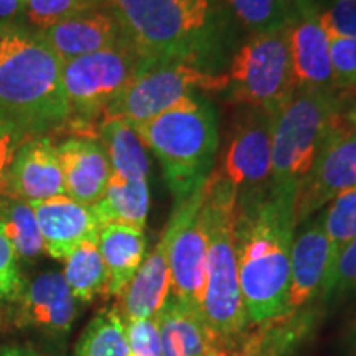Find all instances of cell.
Returning a JSON list of instances; mask_svg holds the SVG:
<instances>
[{
	"instance_id": "cell-1",
	"label": "cell",
	"mask_w": 356,
	"mask_h": 356,
	"mask_svg": "<svg viewBox=\"0 0 356 356\" xmlns=\"http://www.w3.org/2000/svg\"><path fill=\"white\" fill-rule=\"evenodd\" d=\"M296 191L266 186L238 193L234 246L249 328L284 309L296 231Z\"/></svg>"
},
{
	"instance_id": "cell-2",
	"label": "cell",
	"mask_w": 356,
	"mask_h": 356,
	"mask_svg": "<svg viewBox=\"0 0 356 356\" xmlns=\"http://www.w3.org/2000/svg\"><path fill=\"white\" fill-rule=\"evenodd\" d=\"M0 118L29 136L68 124L63 61L37 30L0 25Z\"/></svg>"
},
{
	"instance_id": "cell-3",
	"label": "cell",
	"mask_w": 356,
	"mask_h": 356,
	"mask_svg": "<svg viewBox=\"0 0 356 356\" xmlns=\"http://www.w3.org/2000/svg\"><path fill=\"white\" fill-rule=\"evenodd\" d=\"M121 25L124 38L149 65L200 63L220 37L221 0H95Z\"/></svg>"
},
{
	"instance_id": "cell-4",
	"label": "cell",
	"mask_w": 356,
	"mask_h": 356,
	"mask_svg": "<svg viewBox=\"0 0 356 356\" xmlns=\"http://www.w3.org/2000/svg\"><path fill=\"white\" fill-rule=\"evenodd\" d=\"M203 190L208 251L202 314L218 345L229 353L249 330L234 246L238 188L222 178L218 170H211L204 180Z\"/></svg>"
},
{
	"instance_id": "cell-5",
	"label": "cell",
	"mask_w": 356,
	"mask_h": 356,
	"mask_svg": "<svg viewBox=\"0 0 356 356\" xmlns=\"http://www.w3.org/2000/svg\"><path fill=\"white\" fill-rule=\"evenodd\" d=\"M134 129L162 163L175 204L204 184L218 149L216 114L210 102L186 97L175 108Z\"/></svg>"
},
{
	"instance_id": "cell-6",
	"label": "cell",
	"mask_w": 356,
	"mask_h": 356,
	"mask_svg": "<svg viewBox=\"0 0 356 356\" xmlns=\"http://www.w3.org/2000/svg\"><path fill=\"white\" fill-rule=\"evenodd\" d=\"M338 99L335 92L297 88L274 114L269 181L273 188L297 193L333 118L340 113Z\"/></svg>"
},
{
	"instance_id": "cell-7",
	"label": "cell",
	"mask_w": 356,
	"mask_h": 356,
	"mask_svg": "<svg viewBox=\"0 0 356 356\" xmlns=\"http://www.w3.org/2000/svg\"><path fill=\"white\" fill-rule=\"evenodd\" d=\"M149 65L127 40L115 47L63 63V86L70 106L68 124L78 136L92 137L109 104Z\"/></svg>"
},
{
	"instance_id": "cell-8",
	"label": "cell",
	"mask_w": 356,
	"mask_h": 356,
	"mask_svg": "<svg viewBox=\"0 0 356 356\" xmlns=\"http://www.w3.org/2000/svg\"><path fill=\"white\" fill-rule=\"evenodd\" d=\"M228 88V74L208 73L190 63L167 61L147 65L111 102L102 119L121 118L137 126L195 96L197 89L218 92Z\"/></svg>"
},
{
	"instance_id": "cell-9",
	"label": "cell",
	"mask_w": 356,
	"mask_h": 356,
	"mask_svg": "<svg viewBox=\"0 0 356 356\" xmlns=\"http://www.w3.org/2000/svg\"><path fill=\"white\" fill-rule=\"evenodd\" d=\"M228 78L236 101L277 113L297 89L286 29L252 35L234 55Z\"/></svg>"
},
{
	"instance_id": "cell-10",
	"label": "cell",
	"mask_w": 356,
	"mask_h": 356,
	"mask_svg": "<svg viewBox=\"0 0 356 356\" xmlns=\"http://www.w3.org/2000/svg\"><path fill=\"white\" fill-rule=\"evenodd\" d=\"M203 185L184 202L175 204L170 221L165 226L172 279L170 293L198 310H202L207 282L208 251Z\"/></svg>"
},
{
	"instance_id": "cell-11",
	"label": "cell",
	"mask_w": 356,
	"mask_h": 356,
	"mask_svg": "<svg viewBox=\"0 0 356 356\" xmlns=\"http://www.w3.org/2000/svg\"><path fill=\"white\" fill-rule=\"evenodd\" d=\"M356 186V131L346 114L337 113L310 172L296 193V225L309 220L341 191Z\"/></svg>"
},
{
	"instance_id": "cell-12",
	"label": "cell",
	"mask_w": 356,
	"mask_h": 356,
	"mask_svg": "<svg viewBox=\"0 0 356 356\" xmlns=\"http://www.w3.org/2000/svg\"><path fill=\"white\" fill-rule=\"evenodd\" d=\"M274 115L248 108L238 119L218 173L238 188V193L262 190L270 181V145Z\"/></svg>"
},
{
	"instance_id": "cell-13",
	"label": "cell",
	"mask_w": 356,
	"mask_h": 356,
	"mask_svg": "<svg viewBox=\"0 0 356 356\" xmlns=\"http://www.w3.org/2000/svg\"><path fill=\"white\" fill-rule=\"evenodd\" d=\"M10 302L17 327L51 338L68 335L78 317V300L63 274L56 270H47L24 284Z\"/></svg>"
},
{
	"instance_id": "cell-14",
	"label": "cell",
	"mask_w": 356,
	"mask_h": 356,
	"mask_svg": "<svg viewBox=\"0 0 356 356\" xmlns=\"http://www.w3.org/2000/svg\"><path fill=\"white\" fill-rule=\"evenodd\" d=\"M0 193L26 203L65 195L63 170L50 137L30 136L19 147Z\"/></svg>"
},
{
	"instance_id": "cell-15",
	"label": "cell",
	"mask_w": 356,
	"mask_h": 356,
	"mask_svg": "<svg viewBox=\"0 0 356 356\" xmlns=\"http://www.w3.org/2000/svg\"><path fill=\"white\" fill-rule=\"evenodd\" d=\"M32 204L44 252L56 261H65L79 244L99 238L101 225L92 208L78 203L66 195L53 197Z\"/></svg>"
},
{
	"instance_id": "cell-16",
	"label": "cell",
	"mask_w": 356,
	"mask_h": 356,
	"mask_svg": "<svg viewBox=\"0 0 356 356\" xmlns=\"http://www.w3.org/2000/svg\"><path fill=\"white\" fill-rule=\"evenodd\" d=\"M38 33L63 63L108 50L126 40L115 17L99 3Z\"/></svg>"
},
{
	"instance_id": "cell-17",
	"label": "cell",
	"mask_w": 356,
	"mask_h": 356,
	"mask_svg": "<svg viewBox=\"0 0 356 356\" xmlns=\"http://www.w3.org/2000/svg\"><path fill=\"white\" fill-rule=\"evenodd\" d=\"M65 180V195L92 207L104 193L111 165L104 147L95 137L73 136L56 147Z\"/></svg>"
},
{
	"instance_id": "cell-18",
	"label": "cell",
	"mask_w": 356,
	"mask_h": 356,
	"mask_svg": "<svg viewBox=\"0 0 356 356\" xmlns=\"http://www.w3.org/2000/svg\"><path fill=\"white\" fill-rule=\"evenodd\" d=\"M170 262H168V233L162 238L150 254L142 262L129 286L119 296V310L124 322L137 318H150L165 304L170 296Z\"/></svg>"
},
{
	"instance_id": "cell-19",
	"label": "cell",
	"mask_w": 356,
	"mask_h": 356,
	"mask_svg": "<svg viewBox=\"0 0 356 356\" xmlns=\"http://www.w3.org/2000/svg\"><path fill=\"white\" fill-rule=\"evenodd\" d=\"M163 356H208L222 350L204 322L202 310L195 309L175 296H168L155 315Z\"/></svg>"
},
{
	"instance_id": "cell-20",
	"label": "cell",
	"mask_w": 356,
	"mask_h": 356,
	"mask_svg": "<svg viewBox=\"0 0 356 356\" xmlns=\"http://www.w3.org/2000/svg\"><path fill=\"white\" fill-rule=\"evenodd\" d=\"M109 274V297H119L145 259L144 229L129 225H106L97 238Z\"/></svg>"
},
{
	"instance_id": "cell-21",
	"label": "cell",
	"mask_w": 356,
	"mask_h": 356,
	"mask_svg": "<svg viewBox=\"0 0 356 356\" xmlns=\"http://www.w3.org/2000/svg\"><path fill=\"white\" fill-rule=\"evenodd\" d=\"M91 208L101 228L115 222L144 229L150 208L149 184L111 173L104 193Z\"/></svg>"
},
{
	"instance_id": "cell-22",
	"label": "cell",
	"mask_w": 356,
	"mask_h": 356,
	"mask_svg": "<svg viewBox=\"0 0 356 356\" xmlns=\"http://www.w3.org/2000/svg\"><path fill=\"white\" fill-rule=\"evenodd\" d=\"M99 142L108 154L111 173L127 180H147L150 172L147 147L131 122L121 118L102 119Z\"/></svg>"
},
{
	"instance_id": "cell-23",
	"label": "cell",
	"mask_w": 356,
	"mask_h": 356,
	"mask_svg": "<svg viewBox=\"0 0 356 356\" xmlns=\"http://www.w3.org/2000/svg\"><path fill=\"white\" fill-rule=\"evenodd\" d=\"M63 277L74 299L89 304L99 296H108L109 274L97 243L79 244L65 259Z\"/></svg>"
},
{
	"instance_id": "cell-24",
	"label": "cell",
	"mask_w": 356,
	"mask_h": 356,
	"mask_svg": "<svg viewBox=\"0 0 356 356\" xmlns=\"http://www.w3.org/2000/svg\"><path fill=\"white\" fill-rule=\"evenodd\" d=\"M0 228L20 261L33 262L44 252L37 216L32 204L24 200L0 197Z\"/></svg>"
},
{
	"instance_id": "cell-25",
	"label": "cell",
	"mask_w": 356,
	"mask_h": 356,
	"mask_svg": "<svg viewBox=\"0 0 356 356\" xmlns=\"http://www.w3.org/2000/svg\"><path fill=\"white\" fill-rule=\"evenodd\" d=\"M76 356H129L126 323L115 307L99 310L79 337Z\"/></svg>"
},
{
	"instance_id": "cell-26",
	"label": "cell",
	"mask_w": 356,
	"mask_h": 356,
	"mask_svg": "<svg viewBox=\"0 0 356 356\" xmlns=\"http://www.w3.org/2000/svg\"><path fill=\"white\" fill-rule=\"evenodd\" d=\"M323 226L328 239V282L338 257L356 236V186L341 191L332 200L323 211Z\"/></svg>"
},
{
	"instance_id": "cell-27",
	"label": "cell",
	"mask_w": 356,
	"mask_h": 356,
	"mask_svg": "<svg viewBox=\"0 0 356 356\" xmlns=\"http://www.w3.org/2000/svg\"><path fill=\"white\" fill-rule=\"evenodd\" d=\"M221 3L252 33L275 32L289 24L287 0H221Z\"/></svg>"
},
{
	"instance_id": "cell-28",
	"label": "cell",
	"mask_w": 356,
	"mask_h": 356,
	"mask_svg": "<svg viewBox=\"0 0 356 356\" xmlns=\"http://www.w3.org/2000/svg\"><path fill=\"white\" fill-rule=\"evenodd\" d=\"M95 6V0H24V17L40 32Z\"/></svg>"
},
{
	"instance_id": "cell-29",
	"label": "cell",
	"mask_w": 356,
	"mask_h": 356,
	"mask_svg": "<svg viewBox=\"0 0 356 356\" xmlns=\"http://www.w3.org/2000/svg\"><path fill=\"white\" fill-rule=\"evenodd\" d=\"M330 60L337 96H356V38L332 37Z\"/></svg>"
},
{
	"instance_id": "cell-30",
	"label": "cell",
	"mask_w": 356,
	"mask_h": 356,
	"mask_svg": "<svg viewBox=\"0 0 356 356\" xmlns=\"http://www.w3.org/2000/svg\"><path fill=\"white\" fill-rule=\"evenodd\" d=\"M356 297V236L343 249L325 287V307Z\"/></svg>"
},
{
	"instance_id": "cell-31",
	"label": "cell",
	"mask_w": 356,
	"mask_h": 356,
	"mask_svg": "<svg viewBox=\"0 0 356 356\" xmlns=\"http://www.w3.org/2000/svg\"><path fill=\"white\" fill-rule=\"evenodd\" d=\"M126 338L129 356H163L157 318L127 320Z\"/></svg>"
},
{
	"instance_id": "cell-32",
	"label": "cell",
	"mask_w": 356,
	"mask_h": 356,
	"mask_svg": "<svg viewBox=\"0 0 356 356\" xmlns=\"http://www.w3.org/2000/svg\"><path fill=\"white\" fill-rule=\"evenodd\" d=\"M320 22L328 38H356V0H330L320 8Z\"/></svg>"
},
{
	"instance_id": "cell-33",
	"label": "cell",
	"mask_w": 356,
	"mask_h": 356,
	"mask_svg": "<svg viewBox=\"0 0 356 356\" xmlns=\"http://www.w3.org/2000/svg\"><path fill=\"white\" fill-rule=\"evenodd\" d=\"M24 286L20 275L19 257L0 228V299L12 300Z\"/></svg>"
},
{
	"instance_id": "cell-34",
	"label": "cell",
	"mask_w": 356,
	"mask_h": 356,
	"mask_svg": "<svg viewBox=\"0 0 356 356\" xmlns=\"http://www.w3.org/2000/svg\"><path fill=\"white\" fill-rule=\"evenodd\" d=\"M29 137V134L22 131L19 126L0 118V191H2L3 181H6L7 172L12 165L17 150Z\"/></svg>"
},
{
	"instance_id": "cell-35",
	"label": "cell",
	"mask_w": 356,
	"mask_h": 356,
	"mask_svg": "<svg viewBox=\"0 0 356 356\" xmlns=\"http://www.w3.org/2000/svg\"><path fill=\"white\" fill-rule=\"evenodd\" d=\"M228 356H269V355H267L266 350L262 348L259 338L256 337V333L249 328L246 335L243 337V340L239 341L234 350L229 351Z\"/></svg>"
},
{
	"instance_id": "cell-36",
	"label": "cell",
	"mask_w": 356,
	"mask_h": 356,
	"mask_svg": "<svg viewBox=\"0 0 356 356\" xmlns=\"http://www.w3.org/2000/svg\"><path fill=\"white\" fill-rule=\"evenodd\" d=\"M24 17V0H0V25L19 24Z\"/></svg>"
},
{
	"instance_id": "cell-37",
	"label": "cell",
	"mask_w": 356,
	"mask_h": 356,
	"mask_svg": "<svg viewBox=\"0 0 356 356\" xmlns=\"http://www.w3.org/2000/svg\"><path fill=\"white\" fill-rule=\"evenodd\" d=\"M0 356H38V355L29 348L7 345V346H0Z\"/></svg>"
},
{
	"instance_id": "cell-38",
	"label": "cell",
	"mask_w": 356,
	"mask_h": 356,
	"mask_svg": "<svg viewBox=\"0 0 356 356\" xmlns=\"http://www.w3.org/2000/svg\"><path fill=\"white\" fill-rule=\"evenodd\" d=\"M345 343H346V350H348V355L356 356V320L350 325L348 333H346V338H345Z\"/></svg>"
},
{
	"instance_id": "cell-39",
	"label": "cell",
	"mask_w": 356,
	"mask_h": 356,
	"mask_svg": "<svg viewBox=\"0 0 356 356\" xmlns=\"http://www.w3.org/2000/svg\"><path fill=\"white\" fill-rule=\"evenodd\" d=\"M346 118H348V121L351 122V126H353L355 131H356V104H355L353 109L348 111V114H346Z\"/></svg>"
},
{
	"instance_id": "cell-40",
	"label": "cell",
	"mask_w": 356,
	"mask_h": 356,
	"mask_svg": "<svg viewBox=\"0 0 356 356\" xmlns=\"http://www.w3.org/2000/svg\"><path fill=\"white\" fill-rule=\"evenodd\" d=\"M208 356H228V353H226L225 350H220V348H218V350H215V351H211V353L208 355Z\"/></svg>"
}]
</instances>
